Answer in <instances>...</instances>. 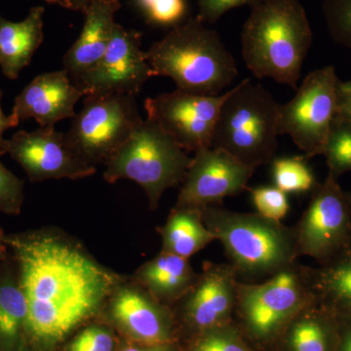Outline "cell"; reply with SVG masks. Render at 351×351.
<instances>
[{"mask_svg":"<svg viewBox=\"0 0 351 351\" xmlns=\"http://www.w3.org/2000/svg\"><path fill=\"white\" fill-rule=\"evenodd\" d=\"M6 241L27 301L31 351H56L80 328L100 319L124 277L55 226L10 233Z\"/></svg>","mask_w":351,"mask_h":351,"instance_id":"obj_1","label":"cell"},{"mask_svg":"<svg viewBox=\"0 0 351 351\" xmlns=\"http://www.w3.org/2000/svg\"><path fill=\"white\" fill-rule=\"evenodd\" d=\"M313 39L299 0H261L242 29V57L256 77L297 90Z\"/></svg>","mask_w":351,"mask_h":351,"instance_id":"obj_2","label":"cell"},{"mask_svg":"<svg viewBox=\"0 0 351 351\" xmlns=\"http://www.w3.org/2000/svg\"><path fill=\"white\" fill-rule=\"evenodd\" d=\"M154 76H165L181 91L217 96L239 76V69L214 29L189 18L145 52Z\"/></svg>","mask_w":351,"mask_h":351,"instance_id":"obj_3","label":"cell"},{"mask_svg":"<svg viewBox=\"0 0 351 351\" xmlns=\"http://www.w3.org/2000/svg\"><path fill=\"white\" fill-rule=\"evenodd\" d=\"M201 215L242 282L262 281L299 261L294 226L223 206L203 208Z\"/></svg>","mask_w":351,"mask_h":351,"instance_id":"obj_4","label":"cell"},{"mask_svg":"<svg viewBox=\"0 0 351 351\" xmlns=\"http://www.w3.org/2000/svg\"><path fill=\"white\" fill-rule=\"evenodd\" d=\"M314 302L311 267L295 261L262 281H239L233 323L256 350L269 351L288 323Z\"/></svg>","mask_w":351,"mask_h":351,"instance_id":"obj_5","label":"cell"},{"mask_svg":"<svg viewBox=\"0 0 351 351\" xmlns=\"http://www.w3.org/2000/svg\"><path fill=\"white\" fill-rule=\"evenodd\" d=\"M279 105L262 84L242 80L221 106L212 147L255 169L270 164L279 145Z\"/></svg>","mask_w":351,"mask_h":351,"instance_id":"obj_6","label":"cell"},{"mask_svg":"<svg viewBox=\"0 0 351 351\" xmlns=\"http://www.w3.org/2000/svg\"><path fill=\"white\" fill-rule=\"evenodd\" d=\"M191 160L156 122L142 119L106 163L104 179L110 184L135 182L144 189L151 210H156L164 193L184 181Z\"/></svg>","mask_w":351,"mask_h":351,"instance_id":"obj_7","label":"cell"},{"mask_svg":"<svg viewBox=\"0 0 351 351\" xmlns=\"http://www.w3.org/2000/svg\"><path fill=\"white\" fill-rule=\"evenodd\" d=\"M141 120L135 96L89 95L64 136L76 156L97 168L117 154Z\"/></svg>","mask_w":351,"mask_h":351,"instance_id":"obj_8","label":"cell"},{"mask_svg":"<svg viewBox=\"0 0 351 351\" xmlns=\"http://www.w3.org/2000/svg\"><path fill=\"white\" fill-rule=\"evenodd\" d=\"M339 80L332 66L315 69L288 103L279 105L278 135H288L307 159L323 156L336 117Z\"/></svg>","mask_w":351,"mask_h":351,"instance_id":"obj_9","label":"cell"},{"mask_svg":"<svg viewBox=\"0 0 351 351\" xmlns=\"http://www.w3.org/2000/svg\"><path fill=\"white\" fill-rule=\"evenodd\" d=\"M339 179L328 174L311 193L308 204L294 226L298 257L329 262L351 245V210Z\"/></svg>","mask_w":351,"mask_h":351,"instance_id":"obj_10","label":"cell"},{"mask_svg":"<svg viewBox=\"0 0 351 351\" xmlns=\"http://www.w3.org/2000/svg\"><path fill=\"white\" fill-rule=\"evenodd\" d=\"M239 281L228 263H203L193 287L172 307L180 345L233 322Z\"/></svg>","mask_w":351,"mask_h":351,"instance_id":"obj_11","label":"cell"},{"mask_svg":"<svg viewBox=\"0 0 351 351\" xmlns=\"http://www.w3.org/2000/svg\"><path fill=\"white\" fill-rule=\"evenodd\" d=\"M100 319L131 343L180 345L173 309L157 301L128 276L113 289Z\"/></svg>","mask_w":351,"mask_h":351,"instance_id":"obj_12","label":"cell"},{"mask_svg":"<svg viewBox=\"0 0 351 351\" xmlns=\"http://www.w3.org/2000/svg\"><path fill=\"white\" fill-rule=\"evenodd\" d=\"M230 90L217 96L176 89L145 101L147 119L156 122L184 151L212 147L219 110Z\"/></svg>","mask_w":351,"mask_h":351,"instance_id":"obj_13","label":"cell"},{"mask_svg":"<svg viewBox=\"0 0 351 351\" xmlns=\"http://www.w3.org/2000/svg\"><path fill=\"white\" fill-rule=\"evenodd\" d=\"M4 154L19 163L32 184L49 180H82L97 172L96 167L76 156L64 133L55 127L18 131L0 144V156Z\"/></svg>","mask_w":351,"mask_h":351,"instance_id":"obj_14","label":"cell"},{"mask_svg":"<svg viewBox=\"0 0 351 351\" xmlns=\"http://www.w3.org/2000/svg\"><path fill=\"white\" fill-rule=\"evenodd\" d=\"M142 32L117 23L112 39L98 64L73 83L89 95L125 94L137 97L145 82L154 77L142 50Z\"/></svg>","mask_w":351,"mask_h":351,"instance_id":"obj_15","label":"cell"},{"mask_svg":"<svg viewBox=\"0 0 351 351\" xmlns=\"http://www.w3.org/2000/svg\"><path fill=\"white\" fill-rule=\"evenodd\" d=\"M175 206L203 209L221 206L226 197L248 189L255 168L245 165L223 149L206 147L195 152Z\"/></svg>","mask_w":351,"mask_h":351,"instance_id":"obj_16","label":"cell"},{"mask_svg":"<svg viewBox=\"0 0 351 351\" xmlns=\"http://www.w3.org/2000/svg\"><path fill=\"white\" fill-rule=\"evenodd\" d=\"M83 97L66 69L41 73L16 97L11 115L19 122L32 119L40 127H55L75 117V105Z\"/></svg>","mask_w":351,"mask_h":351,"instance_id":"obj_17","label":"cell"},{"mask_svg":"<svg viewBox=\"0 0 351 351\" xmlns=\"http://www.w3.org/2000/svg\"><path fill=\"white\" fill-rule=\"evenodd\" d=\"M120 0H92L82 32L63 58L64 68L75 83L101 61L112 39Z\"/></svg>","mask_w":351,"mask_h":351,"instance_id":"obj_18","label":"cell"},{"mask_svg":"<svg viewBox=\"0 0 351 351\" xmlns=\"http://www.w3.org/2000/svg\"><path fill=\"white\" fill-rule=\"evenodd\" d=\"M338 315L314 302L284 328L269 351H336Z\"/></svg>","mask_w":351,"mask_h":351,"instance_id":"obj_19","label":"cell"},{"mask_svg":"<svg viewBox=\"0 0 351 351\" xmlns=\"http://www.w3.org/2000/svg\"><path fill=\"white\" fill-rule=\"evenodd\" d=\"M198 276L199 272L193 269L189 258L160 251L130 277L157 301L172 308L193 287Z\"/></svg>","mask_w":351,"mask_h":351,"instance_id":"obj_20","label":"cell"},{"mask_svg":"<svg viewBox=\"0 0 351 351\" xmlns=\"http://www.w3.org/2000/svg\"><path fill=\"white\" fill-rule=\"evenodd\" d=\"M44 13V7H32L21 22H11L0 15V68L8 80L19 77L43 44Z\"/></svg>","mask_w":351,"mask_h":351,"instance_id":"obj_21","label":"cell"},{"mask_svg":"<svg viewBox=\"0 0 351 351\" xmlns=\"http://www.w3.org/2000/svg\"><path fill=\"white\" fill-rule=\"evenodd\" d=\"M0 351H31L27 301L11 253L0 267Z\"/></svg>","mask_w":351,"mask_h":351,"instance_id":"obj_22","label":"cell"},{"mask_svg":"<svg viewBox=\"0 0 351 351\" xmlns=\"http://www.w3.org/2000/svg\"><path fill=\"white\" fill-rule=\"evenodd\" d=\"M156 232L161 237V251L189 260L217 241L214 233L205 225L201 210L195 208L173 207Z\"/></svg>","mask_w":351,"mask_h":351,"instance_id":"obj_23","label":"cell"},{"mask_svg":"<svg viewBox=\"0 0 351 351\" xmlns=\"http://www.w3.org/2000/svg\"><path fill=\"white\" fill-rule=\"evenodd\" d=\"M315 302L337 315H351V245L329 262L311 267Z\"/></svg>","mask_w":351,"mask_h":351,"instance_id":"obj_24","label":"cell"},{"mask_svg":"<svg viewBox=\"0 0 351 351\" xmlns=\"http://www.w3.org/2000/svg\"><path fill=\"white\" fill-rule=\"evenodd\" d=\"M306 159V156L276 157L270 162L274 186L287 195L311 193L318 182Z\"/></svg>","mask_w":351,"mask_h":351,"instance_id":"obj_25","label":"cell"},{"mask_svg":"<svg viewBox=\"0 0 351 351\" xmlns=\"http://www.w3.org/2000/svg\"><path fill=\"white\" fill-rule=\"evenodd\" d=\"M145 24L156 29H171L189 19V0H130Z\"/></svg>","mask_w":351,"mask_h":351,"instance_id":"obj_26","label":"cell"},{"mask_svg":"<svg viewBox=\"0 0 351 351\" xmlns=\"http://www.w3.org/2000/svg\"><path fill=\"white\" fill-rule=\"evenodd\" d=\"M181 351H257L234 323L215 328L181 345Z\"/></svg>","mask_w":351,"mask_h":351,"instance_id":"obj_27","label":"cell"},{"mask_svg":"<svg viewBox=\"0 0 351 351\" xmlns=\"http://www.w3.org/2000/svg\"><path fill=\"white\" fill-rule=\"evenodd\" d=\"M328 174L339 179L351 172V123L335 117L325 145Z\"/></svg>","mask_w":351,"mask_h":351,"instance_id":"obj_28","label":"cell"},{"mask_svg":"<svg viewBox=\"0 0 351 351\" xmlns=\"http://www.w3.org/2000/svg\"><path fill=\"white\" fill-rule=\"evenodd\" d=\"M97 320L76 331L64 343V351H115L117 341L112 328Z\"/></svg>","mask_w":351,"mask_h":351,"instance_id":"obj_29","label":"cell"},{"mask_svg":"<svg viewBox=\"0 0 351 351\" xmlns=\"http://www.w3.org/2000/svg\"><path fill=\"white\" fill-rule=\"evenodd\" d=\"M256 212L272 221H282L290 211L287 193L276 186H258L248 188Z\"/></svg>","mask_w":351,"mask_h":351,"instance_id":"obj_30","label":"cell"},{"mask_svg":"<svg viewBox=\"0 0 351 351\" xmlns=\"http://www.w3.org/2000/svg\"><path fill=\"white\" fill-rule=\"evenodd\" d=\"M323 12L332 38L351 49V0H324Z\"/></svg>","mask_w":351,"mask_h":351,"instance_id":"obj_31","label":"cell"},{"mask_svg":"<svg viewBox=\"0 0 351 351\" xmlns=\"http://www.w3.org/2000/svg\"><path fill=\"white\" fill-rule=\"evenodd\" d=\"M25 201V182L0 162V213L16 216Z\"/></svg>","mask_w":351,"mask_h":351,"instance_id":"obj_32","label":"cell"},{"mask_svg":"<svg viewBox=\"0 0 351 351\" xmlns=\"http://www.w3.org/2000/svg\"><path fill=\"white\" fill-rule=\"evenodd\" d=\"M198 5L197 19L202 23L215 24L221 16L232 9L245 5L254 6L261 0H196Z\"/></svg>","mask_w":351,"mask_h":351,"instance_id":"obj_33","label":"cell"},{"mask_svg":"<svg viewBox=\"0 0 351 351\" xmlns=\"http://www.w3.org/2000/svg\"><path fill=\"white\" fill-rule=\"evenodd\" d=\"M336 117L351 123V80H339L337 86Z\"/></svg>","mask_w":351,"mask_h":351,"instance_id":"obj_34","label":"cell"},{"mask_svg":"<svg viewBox=\"0 0 351 351\" xmlns=\"http://www.w3.org/2000/svg\"><path fill=\"white\" fill-rule=\"evenodd\" d=\"M339 339L336 351H351V315H338Z\"/></svg>","mask_w":351,"mask_h":351,"instance_id":"obj_35","label":"cell"},{"mask_svg":"<svg viewBox=\"0 0 351 351\" xmlns=\"http://www.w3.org/2000/svg\"><path fill=\"white\" fill-rule=\"evenodd\" d=\"M117 351H181V345L144 346L126 341Z\"/></svg>","mask_w":351,"mask_h":351,"instance_id":"obj_36","label":"cell"},{"mask_svg":"<svg viewBox=\"0 0 351 351\" xmlns=\"http://www.w3.org/2000/svg\"><path fill=\"white\" fill-rule=\"evenodd\" d=\"M49 4H57L68 10L77 11L84 15L91 5L92 0H46Z\"/></svg>","mask_w":351,"mask_h":351,"instance_id":"obj_37","label":"cell"},{"mask_svg":"<svg viewBox=\"0 0 351 351\" xmlns=\"http://www.w3.org/2000/svg\"><path fill=\"white\" fill-rule=\"evenodd\" d=\"M2 96H3V92H2L1 88H0V144H1L4 141V132L8 130V129L18 126V124L20 123L18 120L14 119L12 115L4 114L3 110H2L1 108Z\"/></svg>","mask_w":351,"mask_h":351,"instance_id":"obj_38","label":"cell"},{"mask_svg":"<svg viewBox=\"0 0 351 351\" xmlns=\"http://www.w3.org/2000/svg\"><path fill=\"white\" fill-rule=\"evenodd\" d=\"M9 254H10V250H9V246L6 241V233L0 228V267L8 258Z\"/></svg>","mask_w":351,"mask_h":351,"instance_id":"obj_39","label":"cell"},{"mask_svg":"<svg viewBox=\"0 0 351 351\" xmlns=\"http://www.w3.org/2000/svg\"><path fill=\"white\" fill-rule=\"evenodd\" d=\"M346 196H348V202H350V206L351 210V191H346Z\"/></svg>","mask_w":351,"mask_h":351,"instance_id":"obj_40","label":"cell"},{"mask_svg":"<svg viewBox=\"0 0 351 351\" xmlns=\"http://www.w3.org/2000/svg\"><path fill=\"white\" fill-rule=\"evenodd\" d=\"M44 1H45V2H46V0H44Z\"/></svg>","mask_w":351,"mask_h":351,"instance_id":"obj_41","label":"cell"}]
</instances>
